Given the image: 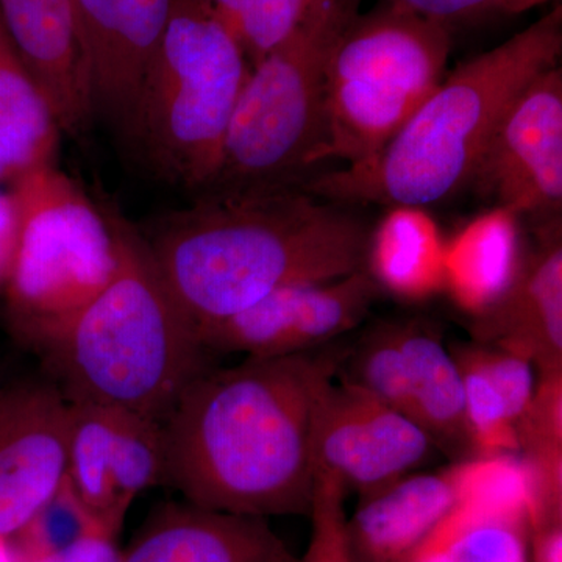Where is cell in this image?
Returning <instances> with one entry per match:
<instances>
[{
	"mask_svg": "<svg viewBox=\"0 0 562 562\" xmlns=\"http://www.w3.org/2000/svg\"><path fill=\"white\" fill-rule=\"evenodd\" d=\"M346 355L244 358L199 373L162 424L165 484L211 512L310 516L314 416Z\"/></svg>",
	"mask_w": 562,
	"mask_h": 562,
	"instance_id": "cell-1",
	"label": "cell"
},
{
	"mask_svg": "<svg viewBox=\"0 0 562 562\" xmlns=\"http://www.w3.org/2000/svg\"><path fill=\"white\" fill-rule=\"evenodd\" d=\"M368 236L353 206L284 188L205 194L144 243L199 335L279 288L360 271Z\"/></svg>",
	"mask_w": 562,
	"mask_h": 562,
	"instance_id": "cell-2",
	"label": "cell"
},
{
	"mask_svg": "<svg viewBox=\"0 0 562 562\" xmlns=\"http://www.w3.org/2000/svg\"><path fill=\"white\" fill-rule=\"evenodd\" d=\"M560 3L501 46L461 63L443 77L409 121L368 160L308 177L301 190L357 206H428L471 187L484 150L514 99L539 74L558 66Z\"/></svg>",
	"mask_w": 562,
	"mask_h": 562,
	"instance_id": "cell-3",
	"label": "cell"
},
{
	"mask_svg": "<svg viewBox=\"0 0 562 562\" xmlns=\"http://www.w3.org/2000/svg\"><path fill=\"white\" fill-rule=\"evenodd\" d=\"M110 220L120 250L116 273L41 353L66 401L117 406L165 424L188 384L210 368L209 351L144 239Z\"/></svg>",
	"mask_w": 562,
	"mask_h": 562,
	"instance_id": "cell-4",
	"label": "cell"
},
{
	"mask_svg": "<svg viewBox=\"0 0 562 562\" xmlns=\"http://www.w3.org/2000/svg\"><path fill=\"white\" fill-rule=\"evenodd\" d=\"M250 61L206 0H173L127 133L166 180L206 191Z\"/></svg>",
	"mask_w": 562,
	"mask_h": 562,
	"instance_id": "cell-5",
	"label": "cell"
},
{
	"mask_svg": "<svg viewBox=\"0 0 562 562\" xmlns=\"http://www.w3.org/2000/svg\"><path fill=\"white\" fill-rule=\"evenodd\" d=\"M360 0H319L283 43L251 65L211 192L299 188L319 165L333 47Z\"/></svg>",
	"mask_w": 562,
	"mask_h": 562,
	"instance_id": "cell-6",
	"label": "cell"
},
{
	"mask_svg": "<svg viewBox=\"0 0 562 562\" xmlns=\"http://www.w3.org/2000/svg\"><path fill=\"white\" fill-rule=\"evenodd\" d=\"M452 31L380 2L336 40L325 81L321 162L357 165L383 149L446 77Z\"/></svg>",
	"mask_w": 562,
	"mask_h": 562,
	"instance_id": "cell-7",
	"label": "cell"
},
{
	"mask_svg": "<svg viewBox=\"0 0 562 562\" xmlns=\"http://www.w3.org/2000/svg\"><path fill=\"white\" fill-rule=\"evenodd\" d=\"M11 187L20 239L3 292L11 324L43 351L113 279L120 262L116 232L110 216L54 166Z\"/></svg>",
	"mask_w": 562,
	"mask_h": 562,
	"instance_id": "cell-8",
	"label": "cell"
},
{
	"mask_svg": "<svg viewBox=\"0 0 562 562\" xmlns=\"http://www.w3.org/2000/svg\"><path fill=\"white\" fill-rule=\"evenodd\" d=\"M165 428L128 409L68 402V476L81 505L116 538L133 501L165 484Z\"/></svg>",
	"mask_w": 562,
	"mask_h": 562,
	"instance_id": "cell-9",
	"label": "cell"
},
{
	"mask_svg": "<svg viewBox=\"0 0 562 562\" xmlns=\"http://www.w3.org/2000/svg\"><path fill=\"white\" fill-rule=\"evenodd\" d=\"M471 187L519 217H561L562 70L531 80L503 114Z\"/></svg>",
	"mask_w": 562,
	"mask_h": 562,
	"instance_id": "cell-10",
	"label": "cell"
},
{
	"mask_svg": "<svg viewBox=\"0 0 562 562\" xmlns=\"http://www.w3.org/2000/svg\"><path fill=\"white\" fill-rule=\"evenodd\" d=\"M439 447L419 424L357 384L333 380L322 392L313 428L316 471L347 491L382 490L435 457Z\"/></svg>",
	"mask_w": 562,
	"mask_h": 562,
	"instance_id": "cell-11",
	"label": "cell"
},
{
	"mask_svg": "<svg viewBox=\"0 0 562 562\" xmlns=\"http://www.w3.org/2000/svg\"><path fill=\"white\" fill-rule=\"evenodd\" d=\"M383 292L360 271L322 283L279 288L249 308L199 331L203 349L280 358L322 349L355 330Z\"/></svg>",
	"mask_w": 562,
	"mask_h": 562,
	"instance_id": "cell-12",
	"label": "cell"
},
{
	"mask_svg": "<svg viewBox=\"0 0 562 562\" xmlns=\"http://www.w3.org/2000/svg\"><path fill=\"white\" fill-rule=\"evenodd\" d=\"M68 473V401L54 382L0 391V538L13 539Z\"/></svg>",
	"mask_w": 562,
	"mask_h": 562,
	"instance_id": "cell-13",
	"label": "cell"
},
{
	"mask_svg": "<svg viewBox=\"0 0 562 562\" xmlns=\"http://www.w3.org/2000/svg\"><path fill=\"white\" fill-rule=\"evenodd\" d=\"M0 24L61 132L87 131L95 103L87 33L74 0H0Z\"/></svg>",
	"mask_w": 562,
	"mask_h": 562,
	"instance_id": "cell-14",
	"label": "cell"
},
{
	"mask_svg": "<svg viewBox=\"0 0 562 562\" xmlns=\"http://www.w3.org/2000/svg\"><path fill=\"white\" fill-rule=\"evenodd\" d=\"M471 333L473 341L530 361L539 375L562 372L561 217L542 222L512 288L473 317Z\"/></svg>",
	"mask_w": 562,
	"mask_h": 562,
	"instance_id": "cell-15",
	"label": "cell"
},
{
	"mask_svg": "<svg viewBox=\"0 0 562 562\" xmlns=\"http://www.w3.org/2000/svg\"><path fill=\"white\" fill-rule=\"evenodd\" d=\"M90 46L95 103L125 132L173 0H74Z\"/></svg>",
	"mask_w": 562,
	"mask_h": 562,
	"instance_id": "cell-16",
	"label": "cell"
},
{
	"mask_svg": "<svg viewBox=\"0 0 562 562\" xmlns=\"http://www.w3.org/2000/svg\"><path fill=\"white\" fill-rule=\"evenodd\" d=\"M458 505L452 468L408 473L360 497L347 517L353 562H414Z\"/></svg>",
	"mask_w": 562,
	"mask_h": 562,
	"instance_id": "cell-17",
	"label": "cell"
},
{
	"mask_svg": "<svg viewBox=\"0 0 562 562\" xmlns=\"http://www.w3.org/2000/svg\"><path fill=\"white\" fill-rule=\"evenodd\" d=\"M121 562H297L261 517L168 503Z\"/></svg>",
	"mask_w": 562,
	"mask_h": 562,
	"instance_id": "cell-18",
	"label": "cell"
},
{
	"mask_svg": "<svg viewBox=\"0 0 562 562\" xmlns=\"http://www.w3.org/2000/svg\"><path fill=\"white\" fill-rule=\"evenodd\" d=\"M524 257L520 217L491 206L446 238L443 291L461 312L480 316L512 288Z\"/></svg>",
	"mask_w": 562,
	"mask_h": 562,
	"instance_id": "cell-19",
	"label": "cell"
},
{
	"mask_svg": "<svg viewBox=\"0 0 562 562\" xmlns=\"http://www.w3.org/2000/svg\"><path fill=\"white\" fill-rule=\"evenodd\" d=\"M369 228L364 269L382 292L405 302H424L443 291L446 236L422 206H386Z\"/></svg>",
	"mask_w": 562,
	"mask_h": 562,
	"instance_id": "cell-20",
	"label": "cell"
},
{
	"mask_svg": "<svg viewBox=\"0 0 562 562\" xmlns=\"http://www.w3.org/2000/svg\"><path fill=\"white\" fill-rule=\"evenodd\" d=\"M416 422L439 449L471 447L460 369L439 333L422 321H395Z\"/></svg>",
	"mask_w": 562,
	"mask_h": 562,
	"instance_id": "cell-21",
	"label": "cell"
},
{
	"mask_svg": "<svg viewBox=\"0 0 562 562\" xmlns=\"http://www.w3.org/2000/svg\"><path fill=\"white\" fill-rule=\"evenodd\" d=\"M60 125L0 24V183L54 166Z\"/></svg>",
	"mask_w": 562,
	"mask_h": 562,
	"instance_id": "cell-22",
	"label": "cell"
},
{
	"mask_svg": "<svg viewBox=\"0 0 562 562\" xmlns=\"http://www.w3.org/2000/svg\"><path fill=\"white\" fill-rule=\"evenodd\" d=\"M461 373L465 424L479 457L519 453L517 425L530 405V394L509 369L483 360L472 342L450 349Z\"/></svg>",
	"mask_w": 562,
	"mask_h": 562,
	"instance_id": "cell-23",
	"label": "cell"
},
{
	"mask_svg": "<svg viewBox=\"0 0 562 562\" xmlns=\"http://www.w3.org/2000/svg\"><path fill=\"white\" fill-rule=\"evenodd\" d=\"M414 562H528V525L457 505Z\"/></svg>",
	"mask_w": 562,
	"mask_h": 562,
	"instance_id": "cell-24",
	"label": "cell"
},
{
	"mask_svg": "<svg viewBox=\"0 0 562 562\" xmlns=\"http://www.w3.org/2000/svg\"><path fill=\"white\" fill-rule=\"evenodd\" d=\"M241 44L250 66L283 43L319 0H206Z\"/></svg>",
	"mask_w": 562,
	"mask_h": 562,
	"instance_id": "cell-25",
	"label": "cell"
},
{
	"mask_svg": "<svg viewBox=\"0 0 562 562\" xmlns=\"http://www.w3.org/2000/svg\"><path fill=\"white\" fill-rule=\"evenodd\" d=\"M91 532L105 531L101 530L87 508L81 505L66 476L60 490L52 495L31 522L25 525L24 530L14 536L18 538V547H14V550L20 562L31 560L41 554L66 549Z\"/></svg>",
	"mask_w": 562,
	"mask_h": 562,
	"instance_id": "cell-26",
	"label": "cell"
},
{
	"mask_svg": "<svg viewBox=\"0 0 562 562\" xmlns=\"http://www.w3.org/2000/svg\"><path fill=\"white\" fill-rule=\"evenodd\" d=\"M346 487L330 473L316 471L314 475L312 538L308 549L297 562H353L347 514L344 509Z\"/></svg>",
	"mask_w": 562,
	"mask_h": 562,
	"instance_id": "cell-27",
	"label": "cell"
},
{
	"mask_svg": "<svg viewBox=\"0 0 562 562\" xmlns=\"http://www.w3.org/2000/svg\"><path fill=\"white\" fill-rule=\"evenodd\" d=\"M520 452L562 450V372L539 375L527 413L517 425Z\"/></svg>",
	"mask_w": 562,
	"mask_h": 562,
	"instance_id": "cell-28",
	"label": "cell"
},
{
	"mask_svg": "<svg viewBox=\"0 0 562 562\" xmlns=\"http://www.w3.org/2000/svg\"><path fill=\"white\" fill-rule=\"evenodd\" d=\"M412 11L417 16L439 22L453 32L457 25L476 24L505 14L502 0H383Z\"/></svg>",
	"mask_w": 562,
	"mask_h": 562,
	"instance_id": "cell-29",
	"label": "cell"
},
{
	"mask_svg": "<svg viewBox=\"0 0 562 562\" xmlns=\"http://www.w3.org/2000/svg\"><path fill=\"white\" fill-rule=\"evenodd\" d=\"M121 554L113 536L91 532L58 552L41 554L21 562H121Z\"/></svg>",
	"mask_w": 562,
	"mask_h": 562,
	"instance_id": "cell-30",
	"label": "cell"
},
{
	"mask_svg": "<svg viewBox=\"0 0 562 562\" xmlns=\"http://www.w3.org/2000/svg\"><path fill=\"white\" fill-rule=\"evenodd\" d=\"M20 239V211L10 192L0 191V292L9 283Z\"/></svg>",
	"mask_w": 562,
	"mask_h": 562,
	"instance_id": "cell-31",
	"label": "cell"
},
{
	"mask_svg": "<svg viewBox=\"0 0 562 562\" xmlns=\"http://www.w3.org/2000/svg\"><path fill=\"white\" fill-rule=\"evenodd\" d=\"M528 562H562V520L528 531Z\"/></svg>",
	"mask_w": 562,
	"mask_h": 562,
	"instance_id": "cell-32",
	"label": "cell"
},
{
	"mask_svg": "<svg viewBox=\"0 0 562 562\" xmlns=\"http://www.w3.org/2000/svg\"><path fill=\"white\" fill-rule=\"evenodd\" d=\"M549 2H552V0H502L505 14L525 13V11L546 5Z\"/></svg>",
	"mask_w": 562,
	"mask_h": 562,
	"instance_id": "cell-33",
	"label": "cell"
},
{
	"mask_svg": "<svg viewBox=\"0 0 562 562\" xmlns=\"http://www.w3.org/2000/svg\"><path fill=\"white\" fill-rule=\"evenodd\" d=\"M0 562H20L16 550L11 546L10 539L0 538Z\"/></svg>",
	"mask_w": 562,
	"mask_h": 562,
	"instance_id": "cell-34",
	"label": "cell"
}]
</instances>
